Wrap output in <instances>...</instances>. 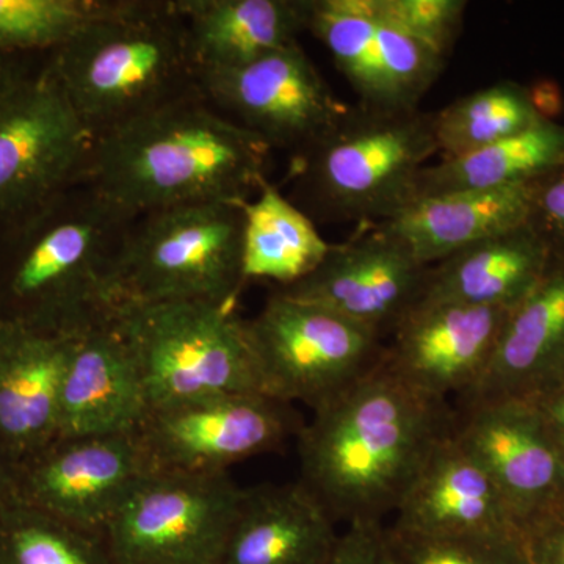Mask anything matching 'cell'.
<instances>
[{
    "label": "cell",
    "mask_w": 564,
    "mask_h": 564,
    "mask_svg": "<svg viewBox=\"0 0 564 564\" xmlns=\"http://www.w3.org/2000/svg\"><path fill=\"white\" fill-rule=\"evenodd\" d=\"M0 564H113L101 536L13 500L0 514Z\"/></svg>",
    "instance_id": "29"
},
{
    "label": "cell",
    "mask_w": 564,
    "mask_h": 564,
    "mask_svg": "<svg viewBox=\"0 0 564 564\" xmlns=\"http://www.w3.org/2000/svg\"><path fill=\"white\" fill-rule=\"evenodd\" d=\"M204 98L272 150L302 154L347 113L300 43L240 68L207 70Z\"/></svg>",
    "instance_id": "12"
},
{
    "label": "cell",
    "mask_w": 564,
    "mask_h": 564,
    "mask_svg": "<svg viewBox=\"0 0 564 564\" xmlns=\"http://www.w3.org/2000/svg\"><path fill=\"white\" fill-rule=\"evenodd\" d=\"M510 311L421 302L392 333L384 366L430 399L462 402L488 370Z\"/></svg>",
    "instance_id": "17"
},
{
    "label": "cell",
    "mask_w": 564,
    "mask_h": 564,
    "mask_svg": "<svg viewBox=\"0 0 564 564\" xmlns=\"http://www.w3.org/2000/svg\"><path fill=\"white\" fill-rule=\"evenodd\" d=\"M148 410L139 366L110 311L76 334L70 344L62 381L58 436L133 433Z\"/></svg>",
    "instance_id": "19"
},
{
    "label": "cell",
    "mask_w": 564,
    "mask_h": 564,
    "mask_svg": "<svg viewBox=\"0 0 564 564\" xmlns=\"http://www.w3.org/2000/svg\"><path fill=\"white\" fill-rule=\"evenodd\" d=\"M13 500H17L14 491V464L0 445V514L6 511Z\"/></svg>",
    "instance_id": "38"
},
{
    "label": "cell",
    "mask_w": 564,
    "mask_h": 564,
    "mask_svg": "<svg viewBox=\"0 0 564 564\" xmlns=\"http://www.w3.org/2000/svg\"><path fill=\"white\" fill-rule=\"evenodd\" d=\"M291 404L263 393H212L150 408L135 430L147 473L226 474L299 433Z\"/></svg>",
    "instance_id": "11"
},
{
    "label": "cell",
    "mask_w": 564,
    "mask_h": 564,
    "mask_svg": "<svg viewBox=\"0 0 564 564\" xmlns=\"http://www.w3.org/2000/svg\"><path fill=\"white\" fill-rule=\"evenodd\" d=\"M454 425L447 402L414 391L381 359L300 426L299 481L336 522H383Z\"/></svg>",
    "instance_id": "1"
},
{
    "label": "cell",
    "mask_w": 564,
    "mask_h": 564,
    "mask_svg": "<svg viewBox=\"0 0 564 564\" xmlns=\"http://www.w3.org/2000/svg\"><path fill=\"white\" fill-rule=\"evenodd\" d=\"M242 204L191 203L133 218L115 265L121 303H236L245 284Z\"/></svg>",
    "instance_id": "6"
},
{
    "label": "cell",
    "mask_w": 564,
    "mask_h": 564,
    "mask_svg": "<svg viewBox=\"0 0 564 564\" xmlns=\"http://www.w3.org/2000/svg\"><path fill=\"white\" fill-rule=\"evenodd\" d=\"M73 339L0 322V445L13 464L58 436L63 373Z\"/></svg>",
    "instance_id": "20"
},
{
    "label": "cell",
    "mask_w": 564,
    "mask_h": 564,
    "mask_svg": "<svg viewBox=\"0 0 564 564\" xmlns=\"http://www.w3.org/2000/svg\"><path fill=\"white\" fill-rule=\"evenodd\" d=\"M199 70L240 68L299 43L307 0H177Z\"/></svg>",
    "instance_id": "25"
},
{
    "label": "cell",
    "mask_w": 564,
    "mask_h": 564,
    "mask_svg": "<svg viewBox=\"0 0 564 564\" xmlns=\"http://www.w3.org/2000/svg\"><path fill=\"white\" fill-rule=\"evenodd\" d=\"M530 225L556 256L564 254V169L533 181Z\"/></svg>",
    "instance_id": "34"
},
{
    "label": "cell",
    "mask_w": 564,
    "mask_h": 564,
    "mask_svg": "<svg viewBox=\"0 0 564 564\" xmlns=\"http://www.w3.org/2000/svg\"><path fill=\"white\" fill-rule=\"evenodd\" d=\"M272 148L202 90L96 137L87 181L132 217L191 203L251 202Z\"/></svg>",
    "instance_id": "2"
},
{
    "label": "cell",
    "mask_w": 564,
    "mask_h": 564,
    "mask_svg": "<svg viewBox=\"0 0 564 564\" xmlns=\"http://www.w3.org/2000/svg\"><path fill=\"white\" fill-rule=\"evenodd\" d=\"M47 63L95 137L202 90L177 0H110Z\"/></svg>",
    "instance_id": "4"
},
{
    "label": "cell",
    "mask_w": 564,
    "mask_h": 564,
    "mask_svg": "<svg viewBox=\"0 0 564 564\" xmlns=\"http://www.w3.org/2000/svg\"><path fill=\"white\" fill-rule=\"evenodd\" d=\"M329 564H399V560L383 522L356 521L339 534Z\"/></svg>",
    "instance_id": "33"
},
{
    "label": "cell",
    "mask_w": 564,
    "mask_h": 564,
    "mask_svg": "<svg viewBox=\"0 0 564 564\" xmlns=\"http://www.w3.org/2000/svg\"><path fill=\"white\" fill-rule=\"evenodd\" d=\"M545 118L525 87L497 82L433 113L437 154L441 161L462 158L518 135Z\"/></svg>",
    "instance_id": "28"
},
{
    "label": "cell",
    "mask_w": 564,
    "mask_h": 564,
    "mask_svg": "<svg viewBox=\"0 0 564 564\" xmlns=\"http://www.w3.org/2000/svg\"><path fill=\"white\" fill-rule=\"evenodd\" d=\"M454 437L484 467L522 530L564 500V451L530 400L463 404Z\"/></svg>",
    "instance_id": "16"
},
{
    "label": "cell",
    "mask_w": 564,
    "mask_h": 564,
    "mask_svg": "<svg viewBox=\"0 0 564 564\" xmlns=\"http://www.w3.org/2000/svg\"><path fill=\"white\" fill-rule=\"evenodd\" d=\"M389 536L399 564H532L524 540L425 538L391 529Z\"/></svg>",
    "instance_id": "31"
},
{
    "label": "cell",
    "mask_w": 564,
    "mask_h": 564,
    "mask_svg": "<svg viewBox=\"0 0 564 564\" xmlns=\"http://www.w3.org/2000/svg\"><path fill=\"white\" fill-rule=\"evenodd\" d=\"M437 154L433 113L356 106L292 163L289 199L314 223L380 225L406 209Z\"/></svg>",
    "instance_id": "5"
},
{
    "label": "cell",
    "mask_w": 564,
    "mask_h": 564,
    "mask_svg": "<svg viewBox=\"0 0 564 564\" xmlns=\"http://www.w3.org/2000/svg\"><path fill=\"white\" fill-rule=\"evenodd\" d=\"M144 473L135 433L58 436L14 464V491L20 502L101 536Z\"/></svg>",
    "instance_id": "14"
},
{
    "label": "cell",
    "mask_w": 564,
    "mask_h": 564,
    "mask_svg": "<svg viewBox=\"0 0 564 564\" xmlns=\"http://www.w3.org/2000/svg\"><path fill=\"white\" fill-rule=\"evenodd\" d=\"M532 185L433 196L380 225L419 262L432 267L470 245L529 225Z\"/></svg>",
    "instance_id": "24"
},
{
    "label": "cell",
    "mask_w": 564,
    "mask_h": 564,
    "mask_svg": "<svg viewBox=\"0 0 564 564\" xmlns=\"http://www.w3.org/2000/svg\"><path fill=\"white\" fill-rule=\"evenodd\" d=\"M429 270L383 226H362L358 236L332 245L313 273L276 291L343 315L383 339L421 303Z\"/></svg>",
    "instance_id": "15"
},
{
    "label": "cell",
    "mask_w": 564,
    "mask_h": 564,
    "mask_svg": "<svg viewBox=\"0 0 564 564\" xmlns=\"http://www.w3.org/2000/svg\"><path fill=\"white\" fill-rule=\"evenodd\" d=\"M242 212L245 281L288 288L313 273L332 250L315 223L270 181L242 203Z\"/></svg>",
    "instance_id": "27"
},
{
    "label": "cell",
    "mask_w": 564,
    "mask_h": 564,
    "mask_svg": "<svg viewBox=\"0 0 564 564\" xmlns=\"http://www.w3.org/2000/svg\"><path fill=\"white\" fill-rule=\"evenodd\" d=\"M527 400L532 402L549 432L564 451V380Z\"/></svg>",
    "instance_id": "36"
},
{
    "label": "cell",
    "mask_w": 564,
    "mask_h": 564,
    "mask_svg": "<svg viewBox=\"0 0 564 564\" xmlns=\"http://www.w3.org/2000/svg\"><path fill=\"white\" fill-rule=\"evenodd\" d=\"M243 496L228 473H144L101 540L113 564H220Z\"/></svg>",
    "instance_id": "8"
},
{
    "label": "cell",
    "mask_w": 564,
    "mask_h": 564,
    "mask_svg": "<svg viewBox=\"0 0 564 564\" xmlns=\"http://www.w3.org/2000/svg\"><path fill=\"white\" fill-rule=\"evenodd\" d=\"M95 133L50 63L0 96V234L58 193L87 180Z\"/></svg>",
    "instance_id": "10"
},
{
    "label": "cell",
    "mask_w": 564,
    "mask_h": 564,
    "mask_svg": "<svg viewBox=\"0 0 564 564\" xmlns=\"http://www.w3.org/2000/svg\"><path fill=\"white\" fill-rule=\"evenodd\" d=\"M133 218L85 180L10 226L0 234V322L76 336L106 317Z\"/></svg>",
    "instance_id": "3"
},
{
    "label": "cell",
    "mask_w": 564,
    "mask_h": 564,
    "mask_svg": "<svg viewBox=\"0 0 564 564\" xmlns=\"http://www.w3.org/2000/svg\"><path fill=\"white\" fill-rule=\"evenodd\" d=\"M24 55L0 54V96L31 70Z\"/></svg>",
    "instance_id": "37"
},
{
    "label": "cell",
    "mask_w": 564,
    "mask_h": 564,
    "mask_svg": "<svg viewBox=\"0 0 564 564\" xmlns=\"http://www.w3.org/2000/svg\"><path fill=\"white\" fill-rule=\"evenodd\" d=\"M247 326L263 395L313 411L372 372L384 355L372 329L278 291Z\"/></svg>",
    "instance_id": "9"
},
{
    "label": "cell",
    "mask_w": 564,
    "mask_h": 564,
    "mask_svg": "<svg viewBox=\"0 0 564 564\" xmlns=\"http://www.w3.org/2000/svg\"><path fill=\"white\" fill-rule=\"evenodd\" d=\"M383 20L421 41L444 61L462 33L464 0H370Z\"/></svg>",
    "instance_id": "32"
},
{
    "label": "cell",
    "mask_w": 564,
    "mask_h": 564,
    "mask_svg": "<svg viewBox=\"0 0 564 564\" xmlns=\"http://www.w3.org/2000/svg\"><path fill=\"white\" fill-rule=\"evenodd\" d=\"M110 0H0V54H51Z\"/></svg>",
    "instance_id": "30"
},
{
    "label": "cell",
    "mask_w": 564,
    "mask_h": 564,
    "mask_svg": "<svg viewBox=\"0 0 564 564\" xmlns=\"http://www.w3.org/2000/svg\"><path fill=\"white\" fill-rule=\"evenodd\" d=\"M555 256L529 223L434 263L421 302L513 310L543 280Z\"/></svg>",
    "instance_id": "23"
},
{
    "label": "cell",
    "mask_w": 564,
    "mask_h": 564,
    "mask_svg": "<svg viewBox=\"0 0 564 564\" xmlns=\"http://www.w3.org/2000/svg\"><path fill=\"white\" fill-rule=\"evenodd\" d=\"M336 521L300 481L245 489L220 564H329Z\"/></svg>",
    "instance_id": "22"
},
{
    "label": "cell",
    "mask_w": 564,
    "mask_h": 564,
    "mask_svg": "<svg viewBox=\"0 0 564 564\" xmlns=\"http://www.w3.org/2000/svg\"><path fill=\"white\" fill-rule=\"evenodd\" d=\"M524 538L532 564H564V500L527 527Z\"/></svg>",
    "instance_id": "35"
},
{
    "label": "cell",
    "mask_w": 564,
    "mask_h": 564,
    "mask_svg": "<svg viewBox=\"0 0 564 564\" xmlns=\"http://www.w3.org/2000/svg\"><path fill=\"white\" fill-rule=\"evenodd\" d=\"M562 169L564 126L545 118L484 150L426 165L415 182L413 203L448 193L530 184Z\"/></svg>",
    "instance_id": "26"
},
{
    "label": "cell",
    "mask_w": 564,
    "mask_h": 564,
    "mask_svg": "<svg viewBox=\"0 0 564 564\" xmlns=\"http://www.w3.org/2000/svg\"><path fill=\"white\" fill-rule=\"evenodd\" d=\"M306 32L367 109H417L444 68L443 57L383 20L370 0H307Z\"/></svg>",
    "instance_id": "13"
},
{
    "label": "cell",
    "mask_w": 564,
    "mask_h": 564,
    "mask_svg": "<svg viewBox=\"0 0 564 564\" xmlns=\"http://www.w3.org/2000/svg\"><path fill=\"white\" fill-rule=\"evenodd\" d=\"M389 529L397 533L458 540H524V530L454 432L429 456L404 494Z\"/></svg>",
    "instance_id": "18"
},
{
    "label": "cell",
    "mask_w": 564,
    "mask_h": 564,
    "mask_svg": "<svg viewBox=\"0 0 564 564\" xmlns=\"http://www.w3.org/2000/svg\"><path fill=\"white\" fill-rule=\"evenodd\" d=\"M111 315L131 347L150 408L212 393H263L247 321L232 304L121 303Z\"/></svg>",
    "instance_id": "7"
},
{
    "label": "cell",
    "mask_w": 564,
    "mask_h": 564,
    "mask_svg": "<svg viewBox=\"0 0 564 564\" xmlns=\"http://www.w3.org/2000/svg\"><path fill=\"white\" fill-rule=\"evenodd\" d=\"M564 380V254L508 314L480 383L463 404L532 399Z\"/></svg>",
    "instance_id": "21"
}]
</instances>
